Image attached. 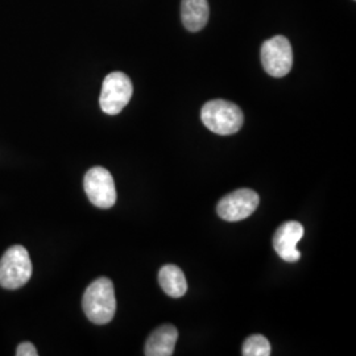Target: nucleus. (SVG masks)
Instances as JSON below:
<instances>
[{
	"mask_svg": "<svg viewBox=\"0 0 356 356\" xmlns=\"http://www.w3.org/2000/svg\"><path fill=\"white\" fill-rule=\"evenodd\" d=\"M82 306L86 317L95 325H106L114 318L116 298L113 281L101 277L91 282L83 294Z\"/></svg>",
	"mask_w": 356,
	"mask_h": 356,
	"instance_id": "1",
	"label": "nucleus"
},
{
	"mask_svg": "<svg viewBox=\"0 0 356 356\" xmlns=\"http://www.w3.org/2000/svg\"><path fill=\"white\" fill-rule=\"evenodd\" d=\"M261 64L267 74L281 78L285 76L293 65L292 45L285 36H275L267 40L261 47Z\"/></svg>",
	"mask_w": 356,
	"mask_h": 356,
	"instance_id": "5",
	"label": "nucleus"
},
{
	"mask_svg": "<svg viewBox=\"0 0 356 356\" xmlns=\"http://www.w3.org/2000/svg\"><path fill=\"white\" fill-rule=\"evenodd\" d=\"M159 282L163 291L173 297L179 298L188 291V282L184 272L177 266H164L159 272Z\"/></svg>",
	"mask_w": 356,
	"mask_h": 356,
	"instance_id": "11",
	"label": "nucleus"
},
{
	"mask_svg": "<svg viewBox=\"0 0 356 356\" xmlns=\"http://www.w3.org/2000/svg\"><path fill=\"white\" fill-rule=\"evenodd\" d=\"M32 261L23 245L10 247L0 259V286L19 289L32 277Z\"/></svg>",
	"mask_w": 356,
	"mask_h": 356,
	"instance_id": "3",
	"label": "nucleus"
},
{
	"mask_svg": "<svg viewBox=\"0 0 356 356\" xmlns=\"http://www.w3.org/2000/svg\"><path fill=\"white\" fill-rule=\"evenodd\" d=\"M201 119L211 132L222 136L236 134L244 123V115L239 106L225 99L206 103L201 111Z\"/></svg>",
	"mask_w": 356,
	"mask_h": 356,
	"instance_id": "2",
	"label": "nucleus"
},
{
	"mask_svg": "<svg viewBox=\"0 0 356 356\" xmlns=\"http://www.w3.org/2000/svg\"><path fill=\"white\" fill-rule=\"evenodd\" d=\"M16 355L17 356H38V350L31 342H24V343L19 344L17 350H16Z\"/></svg>",
	"mask_w": 356,
	"mask_h": 356,
	"instance_id": "13",
	"label": "nucleus"
},
{
	"mask_svg": "<svg viewBox=\"0 0 356 356\" xmlns=\"http://www.w3.org/2000/svg\"><path fill=\"white\" fill-rule=\"evenodd\" d=\"M243 355L244 356H269L270 355V344L267 338L256 334L247 338L243 343Z\"/></svg>",
	"mask_w": 356,
	"mask_h": 356,
	"instance_id": "12",
	"label": "nucleus"
},
{
	"mask_svg": "<svg viewBox=\"0 0 356 356\" xmlns=\"http://www.w3.org/2000/svg\"><path fill=\"white\" fill-rule=\"evenodd\" d=\"M304 236V227L298 222H286L281 225L273 236L275 251L282 260L288 263H296L300 260L301 254L297 250V244Z\"/></svg>",
	"mask_w": 356,
	"mask_h": 356,
	"instance_id": "8",
	"label": "nucleus"
},
{
	"mask_svg": "<svg viewBox=\"0 0 356 356\" xmlns=\"http://www.w3.org/2000/svg\"><path fill=\"white\" fill-rule=\"evenodd\" d=\"M134 92L132 82L124 73L114 72L104 78L99 104L103 113L118 115L127 106Z\"/></svg>",
	"mask_w": 356,
	"mask_h": 356,
	"instance_id": "4",
	"label": "nucleus"
},
{
	"mask_svg": "<svg viewBox=\"0 0 356 356\" xmlns=\"http://www.w3.org/2000/svg\"><path fill=\"white\" fill-rule=\"evenodd\" d=\"M83 188L90 202L97 207L110 209L116 202L114 178L104 168H91L83 179Z\"/></svg>",
	"mask_w": 356,
	"mask_h": 356,
	"instance_id": "6",
	"label": "nucleus"
},
{
	"mask_svg": "<svg viewBox=\"0 0 356 356\" xmlns=\"http://www.w3.org/2000/svg\"><path fill=\"white\" fill-rule=\"evenodd\" d=\"M259 201L257 193L251 189L232 191L219 201L216 213L227 222H239L254 214Z\"/></svg>",
	"mask_w": 356,
	"mask_h": 356,
	"instance_id": "7",
	"label": "nucleus"
},
{
	"mask_svg": "<svg viewBox=\"0 0 356 356\" xmlns=\"http://www.w3.org/2000/svg\"><path fill=\"white\" fill-rule=\"evenodd\" d=\"M177 339V329L172 325H163L153 331L148 338L144 354L147 356L173 355Z\"/></svg>",
	"mask_w": 356,
	"mask_h": 356,
	"instance_id": "9",
	"label": "nucleus"
},
{
	"mask_svg": "<svg viewBox=\"0 0 356 356\" xmlns=\"http://www.w3.org/2000/svg\"><path fill=\"white\" fill-rule=\"evenodd\" d=\"M210 16L207 0H182L181 1V20L191 32L204 29Z\"/></svg>",
	"mask_w": 356,
	"mask_h": 356,
	"instance_id": "10",
	"label": "nucleus"
}]
</instances>
